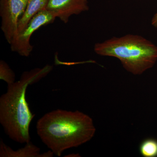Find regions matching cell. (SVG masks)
<instances>
[{"mask_svg":"<svg viewBox=\"0 0 157 157\" xmlns=\"http://www.w3.org/2000/svg\"><path fill=\"white\" fill-rule=\"evenodd\" d=\"M29 0H0L1 29L10 44L17 33L20 19Z\"/></svg>","mask_w":157,"mask_h":157,"instance_id":"5b68a950","label":"cell"},{"mask_svg":"<svg viewBox=\"0 0 157 157\" xmlns=\"http://www.w3.org/2000/svg\"><path fill=\"white\" fill-rule=\"evenodd\" d=\"M139 151L144 157H157V140L152 138L144 140L140 144Z\"/></svg>","mask_w":157,"mask_h":157,"instance_id":"9c48e42d","label":"cell"},{"mask_svg":"<svg viewBox=\"0 0 157 157\" xmlns=\"http://www.w3.org/2000/svg\"><path fill=\"white\" fill-rule=\"evenodd\" d=\"M151 24L154 27L157 28V12L154 15L152 18Z\"/></svg>","mask_w":157,"mask_h":157,"instance_id":"8fae6325","label":"cell"},{"mask_svg":"<svg viewBox=\"0 0 157 157\" xmlns=\"http://www.w3.org/2000/svg\"><path fill=\"white\" fill-rule=\"evenodd\" d=\"M52 67L47 65L24 72L19 80L8 85L7 92L0 98V123L9 138L19 143L30 141L29 127L35 114L31 112L26 99L29 85L47 76Z\"/></svg>","mask_w":157,"mask_h":157,"instance_id":"7a4b0ae2","label":"cell"},{"mask_svg":"<svg viewBox=\"0 0 157 157\" xmlns=\"http://www.w3.org/2000/svg\"><path fill=\"white\" fill-rule=\"evenodd\" d=\"M76 155H78L70 154L67 155V156H65V157H78V156Z\"/></svg>","mask_w":157,"mask_h":157,"instance_id":"7c38bea8","label":"cell"},{"mask_svg":"<svg viewBox=\"0 0 157 157\" xmlns=\"http://www.w3.org/2000/svg\"><path fill=\"white\" fill-rule=\"evenodd\" d=\"M15 73L9 65L3 60L0 61V79L7 82L8 85L15 82Z\"/></svg>","mask_w":157,"mask_h":157,"instance_id":"30bf717a","label":"cell"},{"mask_svg":"<svg viewBox=\"0 0 157 157\" xmlns=\"http://www.w3.org/2000/svg\"><path fill=\"white\" fill-rule=\"evenodd\" d=\"M48 1L29 0L25 11L20 19L17 33L24 29L29 21L39 11L45 9Z\"/></svg>","mask_w":157,"mask_h":157,"instance_id":"ba28073f","label":"cell"},{"mask_svg":"<svg viewBox=\"0 0 157 157\" xmlns=\"http://www.w3.org/2000/svg\"><path fill=\"white\" fill-rule=\"evenodd\" d=\"M54 153L50 150L44 153H40V149L33 144L30 141L26 143L23 148L14 151L7 146L1 139L0 157H52Z\"/></svg>","mask_w":157,"mask_h":157,"instance_id":"52a82bcc","label":"cell"},{"mask_svg":"<svg viewBox=\"0 0 157 157\" xmlns=\"http://www.w3.org/2000/svg\"><path fill=\"white\" fill-rule=\"evenodd\" d=\"M56 18L53 14L47 9L39 11L29 21L24 29L14 37L10 44L11 51L22 56H29L33 48L30 43L33 34L42 26L53 22Z\"/></svg>","mask_w":157,"mask_h":157,"instance_id":"277c9868","label":"cell"},{"mask_svg":"<svg viewBox=\"0 0 157 157\" xmlns=\"http://www.w3.org/2000/svg\"><path fill=\"white\" fill-rule=\"evenodd\" d=\"M37 133L42 142L57 156L66 150L90 141L96 128L92 119L76 110L57 109L46 113L37 121Z\"/></svg>","mask_w":157,"mask_h":157,"instance_id":"6da1fadb","label":"cell"},{"mask_svg":"<svg viewBox=\"0 0 157 157\" xmlns=\"http://www.w3.org/2000/svg\"><path fill=\"white\" fill-rule=\"evenodd\" d=\"M94 49L98 55L118 59L125 70L134 75H141L157 61V45L138 35L113 37L96 43Z\"/></svg>","mask_w":157,"mask_h":157,"instance_id":"3957f363","label":"cell"},{"mask_svg":"<svg viewBox=\"0 0 157 157\" xmlns=\"http://www.w3.org/2000/svg\"><path fill=\"white\" fill-rule=\"evenodd\" d=\"M45 9L64 23L71 16L88 11V0H48Z\"/></svg>","mask_w":157,"mask_h":157,"instance_id":"8992f818","label":"cell"}]
</instances>
